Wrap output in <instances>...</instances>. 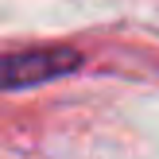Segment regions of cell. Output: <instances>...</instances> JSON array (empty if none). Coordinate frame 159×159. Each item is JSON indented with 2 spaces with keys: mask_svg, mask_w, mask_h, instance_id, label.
<instances>
[{
  "mask_svg": "<svg viewBox=\"0 0 159 159\" xmlns=\"http://www.w3.org/2000/svg\"><path fill=\"white\" fill-rule=\"evenodd\" d=\"M82 70V54L70 47H27L0 51V89H31Z\"/></svg>",
  "mask_w": 159,
  "mask_h": 159,
  "instance_id": "1",
  "label": "cell"
}]
</instances>
